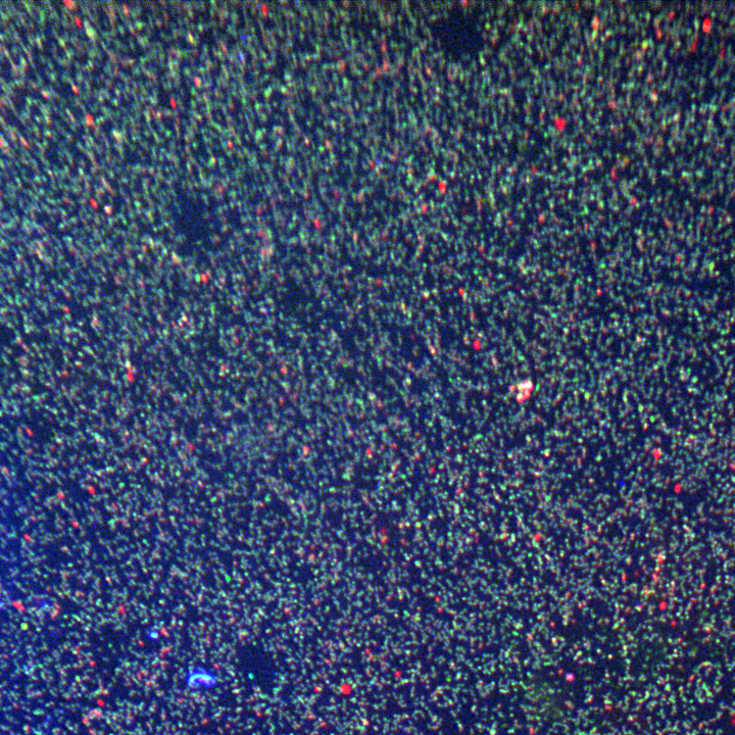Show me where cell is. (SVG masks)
<instances>
[{"instance_id": "6da1fadb", "label": "cell", "mask_w": 735, "mask_h": 735, "mask_svg": "<svg viewBox=\"0 0 735 735\" xmlns=\"http://www.w3.org/2000/svg\"><path fill=\"white\" fill-rule=\"evenodd\" d=\"M187 685L194 690L212 689L218 682L217 676L204 668L191 669L186 676Z\"/></svg>"}]
</instances>
